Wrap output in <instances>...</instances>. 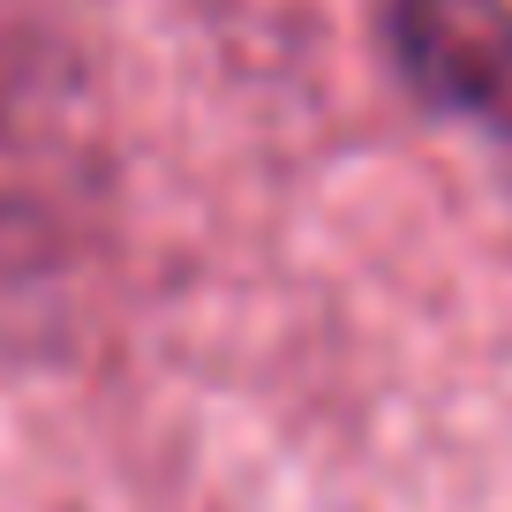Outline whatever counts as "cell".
Returning a JSON list of instances; mask_svg holds the SVG:
<instances>
[{
	"mask_svg": "<svg viewBox=\"0 0 512 512\" xmlns=\"http://www.w3.org/2000/svg\"><path fill=\"white\" fill-rule=\"evenodd\" d=\"M384 38L407 91L512 166V0H392Z\"/></svg>",
	"mask_w": 512,
	"mask_h": 512,
	"instance_id": "1",
	"label": "cell"
}]
</instances>
